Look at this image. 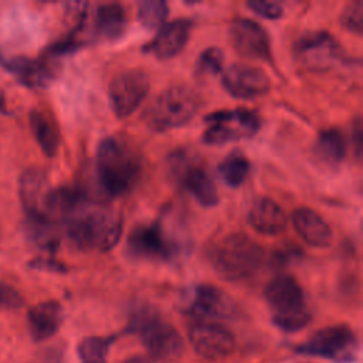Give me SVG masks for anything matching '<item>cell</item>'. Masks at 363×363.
<instances>
[{
    "instance_id": "cell-1",
    "label": "cell",
    "mask_w": 363,
    "mask_h": 363,
    "mask_svg": "<svg viewBox=\"0 0 363 363\" xmlns=\"http://www.w3.org/2000/svg\"><path fill=\"white\" fill-rule=\"evenodd\" d=\"M72 247L81 251H109L121 240L122 218L113 210L91 201L86 194L62 220Z\"/></svg>"
},
{
    "instance_id": "cell-2",
    "label": "cell",
    "mask_w": 363,
    "mask_h": 363,
    "mask_svg": "<svg viewBox=\"0 0 363 363\" xmlns=\"http://www.w3.org/2000/svg\"><path fill=\"white\" fill-rule=\"evenodd\" d=\"M95 167L102 190L118 197L129 193L139 180L142 159L126 139L105 136L96 146Z\"/></svg>"
},
{
    "instance_id": "cell-3",
    "label": "cell",
    "mask_w": 363,
    "mask_h": 363,
    "mask_svg": "<svg viewBox=\"0 0 363 363\" xmlns=\"http://www.w3.org/2000/svg\"><path fill=\"white\" fill-rule=\"evenodd\" d=\"M207 259L223 279L242 281L257 274L265 261V252L247 234L230 233L211 242Z\"/></svg>"
},
{
    "instance_id": "cell-4",
    "label": "cell",
    "mask_w": 363,
    "mask_h": 363,
    "mask_svg": "<svg viewBox=\"0 0 363 363\" xmlns=\"http://www.w3.org/2000/svg\"><path fill=\"white\" fill-rule=\"evenodd\" d=\"M126 248L135 258L155 261L180 259L190 248L189 238L183 233L167 223L166 217H160L146 224L135 225L128 234Z\"/></svg>"
},
{
    "instance_id": "cell-5",
    "label": "cell",
    "mask_w": 363,
    "mask_h": 363,
    "mask_svg": "<svg viewBox=\"0 0 363 363\" xmlns=\"http://www.w3.org/2000/svg\"><path fill=\"white\" fill-rule=\"evenodd\" d=\"M201 105V96L193 88L183 84L172 85L147 104L142 119L153 132H166L189 123Z\"/></svg>"
},
{
    "instance_id": "cell-6",
    "label": "cell",
    "mask_w": 363,
    "mask_h": 363,
    "mask_svg": "<svg viewBox=\"0 0 363 363\" xmlns=\"http://www.w3.org/2000/svg\"><path fill=\"white\" fill-rule=\"evenodd\" d=\"M265 299L272 311V322L282 330L295 332L306 326L311 313L298 281L291 275H278L265 286Z\"/></svg>"
},
{
    "instance_id": "cell-7",
    "label": "cell",
    "mask_w": 363,
    "mask_h": 363,
    "mask_svg": "<svg viewBox=\"0 0 363 363\" xmlns=\"http://www.w3.org/2000/svg\"><path fill=\"white\" fill-rule=\"evenodd\" d=\"M132 328L140 335L143 346L152 359L172 363L182 356L184 343L180 333L155 312H138L132 320Z\"/></svg>"
},
{
    "instance_id": "cell-8",
    "label": "cell",
    "mask_w": 363,
    "mask_h": 363,
    "mask_svg": "<svg viewBox=\"0 0 363 363\" xmlns=\"http://www.w3.org/2000/svg\"><path fill=\"white\" fill-rule=\"evenodd\" d=\"M167 162L172 179L189 191L200 206H217L218 193L214 182L194 153L177 149L169 156Z\"/></svg>"
},
{
    "instance_id": "cell-9",
    "label": "cell",
    "mask_w": 363,
    "mask_h": 363,
    "mask_svg": "<svg viewBox=\"0 0 363 363\" xmlns=\"http://www.w3.org/2000/svg\"><path fill=\"white\" fill-rule=\"evenodd\" d=\"M207 128L201 140L210 146H221L234 140L252 138L259 126L258 115L247 108L211 112L204 118Z\"/></svg>"
},
{
    "instance_id": "cell-10",
    "label": "cell",
    "mask_w": 363,
    "mask_h": 363,
    "mask_svg": "<svg viewBox=\"0 0 363 363\" xmlns=\"http://www.w3.org/2000/svg\"><path fill=\"white\" fill-rule=\"evenodd\" d=\"M150 89V79L146 71L129 68L118 72L109 82L108 96L112 112L116 118H128L145 101Z\"/></svg>"
},
{
    "instance_id": "cell-11",
    "label": "cell",
    "mask_w": 363,
    "mask_h": 363,
    "mask_svg": "<svg viewBox=\"0 0 363 363\" xmlns=\"http://www.w3.org/2000/svg\"><path fill=\"white\" fill-rule=\"evenodd\" d=\"M296 61L312 71H326L343 57L339 41L328 31H308L294 43Z\"/></svg>"
},
{
    "instance_id": "cell-12",
    "label": "cell",
    "mask_w": 363,
    "mask_h": 363,
    "mask_svg": "<svg viewBox=\"0 0 363 363\" xmlns=\"http://www.w3.org/2000/svg\"><path fill=\"white\" fill-rule=\"evenodd\" d=\"M187 311L199 322H214L231 318L235 313V303L220 288L201 284L191 288Z\"/></svg>"
},
{
    "instance_id": "cell-13",
    "label": "cell",
    "mask_w": 363,
    "mask_h": 363,
    "mask_svg": "<svg viewBox=\"0 0 363 363\" xmlns=\"http://www.w3.org/2000/svg\"><path fill=\"white\" fill-rule=\"evenodd\" d=\"M354 347L356 337L353 332L345 325H335L313 333L298 347V352L325 359L343 360L345 357L352 356Z\"/></svg>"
},
{
    "instance_id": "cell-14",
    "label": "cell",
    "mask_w": 363,
    "mask_h": 363,
    "mask_svg": "<svg viewBox=\"0 0 363 363\" xmlns=\"http://www.w3.org/2000/svg\"><path fill=\"white\" fill-rule=\"evenodd\" d=\"M234 50L244 58L271 62V41L262 26L250 18H235L230 26Z\"/></svg>"
},
{
    "instance_id": "cell-15",
    "label": "cell",
    "mask_w": 363,
    "mask_h": 363,
    "mask_svg": "<svg viewBox=\"0 0 363 363\" xmlns=\"http://www.w3.org/2000/svg\"><path fill=\"white\" fill-rule=\"evenodd\" d=\"M224 89L237 99H254L271 88L269 77L258 67L245 64L230 65L221 78Z\"/></svg>"
},
{
    "instance_id": "cell-16",
    "label": "cell",
    "mask_w": 363,
    "mask_h": 363,
    "mask_svg": "<svg viewBox=\"0 0 363 363\" xmlns=\"http://www.w3.org/2000/svg\"><path fill=\"white\" fill-rule=\"evenodd\" d=\"M189 340L193 349L206 359L228 356L235 347L233 333L216 322H197L189 329Z\"/></svg>"
},
{
    "instance_id": "cell-17",
    "label": "cell",
    "mask_w": 363,
    "mask_h": 363,
    "mask_svg": "<svg viewBox=\"0 0 363 363\" xmlns=\"http://www.w3.org/2000/svg\"><path fill=\"white\" fill-rule=\"evenodd\" d=\"M191 26V20L189 18H176L170 23H164L153 40L143 47V51L159 60L176 57L186 47L190 38Z\"/></svg>"
},
{
    "instance_id": "cell-18",
    "label": "cell",
    "mask_w": 363,
    "mask_h": 363,
    "mask_svg": "<svg viewBox=\"0 0 363 363\" xmlns=\"http://www.w3.org/2000/svg\"><path fill=\"white\" fill-rule=\"evenodd\" d=\"M51 186L44 172L38 169H27L20 177V200L27 217H47Z\"/></svg>"
},
{
    "instance_id": "cell-19",
    "label": "cell",
    "mask_w": 363,
    "mask_h": 363,
    "mask_svg": "<svg viewBox=\"0 0 363 363\" xmlns=\"http://www.w3.org/2000/svg\"><path fill=\"white\" fill-rule=\"evenodd\" d=\"M286 214L282 207L269 197H258L252 201L247 223L262 235H277L286 228Z\"/></svg>"
},
{
    "instance_id": "cell-20",
    "label": "cell",
    "mask_w": 363,
    "mask_h": 363,
    "mask_svg": "<svg viewBox=\"0 0 363 363\" xmlns=\"http://www.w3.org/2000/svg\"><path fill=\"white\" fill-rule=\"evenodd\" d=\"M292 224L298 235L309 245L325 248L333 238L330 225L320 214L308 207H299L292 213Z\"/></svg>"
},
{
    "instance_id": "cell-21",
    "label": "cell",
    "mask_w": 363,
    "mask_h": 363,
    "mask_svg": "<svg viewBox=\"0 0 363 363\" xmlns=\"http://www.w3.org/2000/svg\"><path fill=\"white\" fill-rule=\"evenodd\" d=\"M94 35L102 41H116L126 30V11L119 3L98 4L94 13Z\"/></svg>"
},
{
    "instance_id": "cell-22",
    "label": "cell",
    "mask_w": 363,
    "mask_h": 363,
    "mask_svg": "<svg viewBox=\"0 0 363 363\" xmlns=\"http://www.w3.org/2000/svg\"><path fill=\"white\" fill-rule=\"evenodd\" d=\"M28 329L35 340H45L55 335L62 322V308L55 301H44L28 312Z\"/></svg>"
},
{
    "instance_id": "cell-23",
    "label": "cell",
    "mask_w": 363,
    "mask_h": 363,
    "mask_svg": "<svg viewBox=\"0 0 363 363\" xmlns=\"http://www.w3.org/2000/svg\"><path fill=\"white\" fill-rule=\"evenodd\" d=\"M6 65L23 84L30 88H45L52 81V72L43 61L20 57L7 61Z\"/></svg>"
},
{
    "instance_id": "cell-24",
    "label": "cell",
    "mask_w": 363,
    "mask_h": 363,
    "mask_svg": "<svg viewBox=\"0 0 363 363\" xmlns=\"http://www.w3.org/2000/svg\"><path fill=\"white\" fill-rule=\"evenodd\" d=\"M30 126L41 150L52 157L58 150L60 135L51 116L43 109H33L30 113Z\"/></svg>"
},
{
    "instance_id": "cell-25",
    "label": "cell",
    "mask_w": 363,
    "mask_h": 363,
    "mask_svg": "<svg viewBox=\"0 0 363 363\" xmlns=\"http://www.w3.org/2000/svg\"><path fill=\"white\" fill-rule=\"evenodd\" d=\"M313 150L318 159L326 164H339L346 156V142L342 132L336 128H329L319 132L313 145Z\"/></svg>"
},
{
    "instance_id": "cell-26",
    "label": "cell",
    "mask_w": 363,
    "mask_h": 363,
    "mask_svg": "<svg viewBox=\"0 0 363 363\" xmlns=\"http://www.w3.org/2000/svg\"><path fill=\"white\" fill-rule=\"evenodd\" d=\"M26 233L28 240L41 250L54 251L60 242L57 224L45 217H27Z\"/></svg>"
},
{
    "instance_id": "cell-27",
    "label": "cell",
    "mask_w": 363,
    "mask_h": 363,
    "mask_svg": "<svg viewBox=\"0 0 363 363\" xmlns=\"http://www.w3.org/2000/svg\"><path fill=\"white\" fill-rule=\"evenodd\" d=\"M217 173L227 186L237 189L250 174V162L241 152H233L218 164Z\"/></svg>"
},
{
    "instance_id": "cell-28",
    "label": "cell",
    "mask_w": 363,
    "mask_h": 363,
    "mask_svg": "<svg viewBox=\"0 0 363 363\" xmlns=\"http://www.w3.org/2000/svg\"><path fill=\"white\" fill-rule=\"evenodd\" d=\"M169 16V6L162 0H145L138 4V20L149 30L160 28Z\"/></svg>"
},
{
    "instance_id": "cell-29",
    "label": "cell",
    "mask_w": 363,
    "mask_h": 363,
    "mask_svg": "<svg viewBox=\"0 0 363 363\" xmlns=\"http://www.w3.org/2000/svg\"><path fill=\"white\" fill-rule=\"evenodd\" d=\"M111 337L88 336L78 345V354L81 363H106L111 346Z\"/></svg>"
},
{
    "instance_id": "cell-30",
    "label": "cell",
    "mask_w": 363,
    "mask_h": 363,
    "mask_svg": "<svg viewBox=\"0 0 363 363\" xmlns=\"http://www.w3.org/2000/svg\"><path fill=\"white\" fill-rule=\"evenodd\" d=\"M224 52L218 47H208L203 50L196 61V74L199 77H211L223 69Z\"/></svg>"
},
{
    "instance_id": "cell-31",
    "label": "cell",
    "mask_w": 363,
    "mask_h": 363,
    "mask_svg": "<svg viewBox=\"0 0 363 363\" xmlns=\"http://www.w3.org/2000/svg\"><path fill=\"white\" fill-rule=\"evenodd\" d=\"M342 24L346 30L356 35L363 34V1L356 0L353 3H349L340 17Z\"/></svg>"
},
{
    "instance_id": "cell-32",
    "label": "cell",
    "mask_w": 363,
    "mask_h": 363,
    "mask_svg": "<svg viewBox=\"0 0 363 363\" xmlns=\"http://www.w3.org/2000/svg\"><path fill=\"white\" fill-rule=\"evenodd\" d=\"M248 9L267 20H278L284 16V9L277 1H265V0H251L247 3Z\"/></svg>"
},
{
    "instance_id": "cell-33",
    "label": "cell",
    "mask_w": 363,
    "mask_h": 363,
    "mask_svg": "<svg viewBox=\"0 0 363 363\" xmlns=\"http://www.w3.org/2000/svg\"><path fill=\"white\" fill-rule=\"evenodd\" d=\"M23 296L11 285L0 282V308L18 309L23 305Z\"/></svg>"
},
{
    "instance_id": "cell-34",
    "label": "cell",
    "mask_w": 363,
    "mask_h": 363,
    "mask_svg": "<svg viewBox=\"0 0 363 363\" xmlns=\"http://www.w3.org/2000/svg\"><path fill=\"white\" fill-rule=\"evenodd\" d=\"M31 265L34 268H38V269H47V271H54V272H64L65 271V267L58 264L57 261L54 259H48V258H38V259H34L31 262Z\"/></svg>"
},
{
    "instance_id": "cell-35",
    "label": "cell",
    "mask_w": 363,
    "mask_h": 363,
    "mask_svg": "<svg viewBox=\"0 0 363 363\" xmlns=\"http://www.w3.org/2000/svg\"><path fill=\"white\" fill-rule=\"evenodd\" d=\"M125 363H152L150 359H146V357H139V356H135V357H130L128 359Z\"/></svg>"
}]
</instances>
